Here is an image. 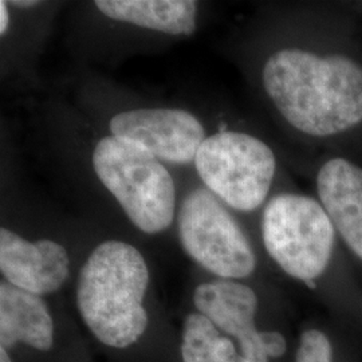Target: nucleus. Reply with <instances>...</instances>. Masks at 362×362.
<instances>
[{
	"mask_svg": "<svg viewBox=\"0 0 362 362\" xmlns=\"http://www.w3.org/2000/svg\"><path fill=\"white\" fill-rule=\"evenodd\" d=\"M194 303L218 329L238 339L248 361L269 362L255 326L258 297L252 288L230 279L212 281L196 287Z\"/></svg>",
	"mask_w": 362,
	"mask_h": 362,
	"instance_id": "1a4fd4ad",
	"label": "nucleus"
},
{
	"mask_svg": "<svg viewBox=\"0 0 362 362\" xmlns=\"http://www.w3.org/2000/svg\"><path fill=\"white\" fill-rule=\"evenodd\" d=\"M0 270L8 284L31 294L59 290L69 276L65 247L54 240L28 242L8 228L0 230Z\"/></svg>",
	"mask_w": 362,
	"mask_h": 362,
	"instance_id": "6e6552de",
	"label": "nucleus"
},
{
	"mask_svg": "<svg viewBox=\"0 0 362 362\" xmlns=\"http://www.w3.org/2000/svg\"><path fill=\"white\" fill-rule=\"evenodd\" d=\"M260 341L269 358L282 357L287 349L285 337L278 332H260Z\"/></svg>",
	"mask_w": 362,
	"mask_h": 362,
	"instance_id": "2eb2a0df",
	"label": "nucleus"
},
{
	"mask_svg": "<svg viewBox=\"0 0 362 362\" xmlns=\"http://www.w3.org/2000/svg\"><path fill=\"white\" fill-rule=\"evenodd\" d=\"M109 128L112 136L172 164L194 161L200 145L207 139L203 124L182 109L121 112L110 119Z\"/></svg>",
	"mask_w": 362,
	"mask_h": 362,
	"instance_id": "0eeeda50",
	"label": "nucleus"
},
{
	"mask_svg": "<svg viewBox=\"0 0 362 362\" xmlns=\"http://www.w3.org/2000/svg\"><path fill=\"white\" fill-rule=\"evenodd\" d=\"M91 161L98 180L139 230L163 233L172 224L175 182L155 156L110 134L95 145Z\"/></svg>",
	"mask_w": 362,
	"mask_h": 362,
	"instance_id": "7ed1b4c3",
	"label": "nucleus"
},
{
	"mask_svg": "<svg viewBox=\"0 0 362 362\" xmlns=\"http://www.w3.org/2000/svg\"><path fill=\"white\" fill-rule=\"evenodd\" d=\"M238 353L233 341L220 336L219 329L202 313L184 321L181 356L184 362H227Z\"/></svg>",
	"mask_w": 362,
	"mask_h": 362,
	"instance_id": "ddd939ff",
	"label": "nucleus"
},
{
	"mask_svg": "<svg viewBox=\"0 0 362 362\" xmlns=\"http://www.w3.org/2000/svg\"><path fill=\"white\" fill-rule=\"evenodd\" d=\"M194 163L208 191L242 212L255 211L264 203L276 172V158L267 144L233 130L207 137Z\"/></svg>",
	"mask_w": 362,
	"mask_h": 362,
	"instance_id": "39448f33",
	"label": "nucleus"
},
{
	"mask_svg": "<svg viewBox=\"0 0 362 362\" xmlns=\"http://www.w3.org/2000/svg\"><path fill=\"white\" fill-rule=\"evenodd\" d=\"M227 362H251V361H248V360H247V358H245V357H243V356H242V354H236V356H235V357H233V358H231V360H230V361H227Z\"/></svg>",
	"mask_w": 362,
	"mask_h": 362,
	"instance_id": "6ab92c4d",
	"label": "nucleus"
},
{
	"mask_svg": "<svg viewBox=\"0 0 362 362\" xmlns=\"http://www.w3.org/2000/svg\"><path fill=\"white\" fill-rule=\"evenodd\" d=\"M262 81L286 121L311 137H332L362 124V65L342 54L302 49L274 52Z\"/></svg>",
	"mask_w": 362,
	"mask_h": 362,
	"instance_id": "f257e3e1",
	"label": "nucleus"
},
{
	"mask_svg": "<svg viewBox=\"0 0 362 362\" xmlns=\"http://www.w3.org/2000/svg\"><path fill=\"white\" fill-rule=\"evenodd\" d=\"M177 224L181 246L207 272L230 281L255 272L257 258L246 233L207 188H196L185 196Z\"/></svg>",
	"mask_w": 362,
	"mask_h": 362,
	"instance_id": "423d86ee",
	"label": "nucleus"
},
{
	"mask_svg": "<svg viewBox=\"0 0 362 362\" xmlns=\"http://www.w3.org/2000/svg\"><path fill=\"white\" fill-rule=\"evenodd\" d=\"M296 362H333L329 338L320 330H308L300 337Z\"/></svg>",
	"mask_w": 362,
	"mask_h": 362,
	"instance_id": "4468645a",
	"label": "nucleus"
},
{
	"mask_svg": "<svg viewBox=\"0 0 362 362\" xmlns=\"http://www.w3.org/2000/svg\"><path fill=\"white\" fill-rule=\"evenodd\" d=\"M0 362H13L6 348H0Z\"/></svg>",
	"mask_w": 362,
	"mask_h": 362,
	"instance_id": "a211bd4d",
	"label": "nucleus"
},
{
	"mask_svg": "<svg viewBox=\"0 0 362 362\" xmlns=\"http://www.w3.org/2000/svg\"><path fill=\"white\" fill-rule=\"evenodd\" d=\"M317 194L337 233L362 259V167L344 157L330 158L318 170Z\"/></svg>",
	"mask_w": 362,
	"mask_h": 362,
	"instance_id": "9d476101",
	"label": "nucleus"
},
{
	"mask_svg": "<svg viewBox=\"0 0 362 362\" xmlns=\"http://www.w3.org/2000/svg\"><path fill=\"white\" fill-rule=\"evenodd\" d=\"M8 4H13L15 7H21V8H30V7H35V6H38L39 1L37 0H13V1H10Z\"/></svg>",
	"mask_w": 362,
	"mask_h": 362,
	"instance_id": "f3484780",
	"label": "nucleus"
},
{
	"mask_svg": "<svg viewBox=\"0 0 362 362\" xmlns=\"http://www.w3.org/2000/svg\"><path fill=\"white\" fill-rule=\"evenodd\" d=\"M19 342L43 351L52 349V314L40 296L3 282L0 285V344L7 349Z\"/></svg>",
	"mask_w": 362,
	"mask_h": 362,
	"instance_id": "9b49d317",
	"label": "nucleus"
},
{
	"mask_svg": "<svg viewBox=\"0 0 362 362\" xmlns=\"http://www.w3.org/2000/svg\"><path fill=\"white\" fill-rule=\"evenodd\" d=\"M10 25V13H8V3L1 0L0 1V34L4 35L8 30Z\"/></svg>",
	"mask_w": 362,
	"mask_h": 362,
	"instance_id": "dca6fc26",
	"label": "nucleus"
},
{
	"mask_svg": "<svg viewBox=\"0 0 362 362\" xmlns=\"http://www.w3.org/2000/svg\"><path fill=\"white\" fill-rule=\"evenodd\" d=\"M148 285L149 270L137 248L107 240L93 250L78 276L77 305L97 339L117 349L139 341L148 326Z\"/></svg>",
	"mask_w": 362,
	"mask_h": 362,
	"instance_id": "f03ea898",
	"label": "nucleus"
},
{
	"mask_svg": "<svg viewBox=\"0 0 362 362\" xmlns=\"http://www.w3.org/2000/svg\"><path fill=\"white\" fill-rule=\"evenodd\" d=\"M262 239L284 272L313 287L327 269L336 228L320 200L298 194L274 196L262 214Z\"/></svg>",
	"mask_w": 362,
	"mask_h": 362,
	"instance_id": "20e7f679",
	"label": "nucleus"
},
{
	"mask_svg": "<svg viewBox=\"0 0 362 362\" xmlns=\"http://www.w3.org/2000/svg\"><path fill=\"white\" fill-rule=\"evenodd\" d=\"M94 4L109 19L169 35H191L196 30L194 0H97Z\"/></svg>",
	"mask_w": 362,
	"mask_h": 362,
	"instance_id": "f8f14e48",
	"label": "nucleus"
}]
</instances>
